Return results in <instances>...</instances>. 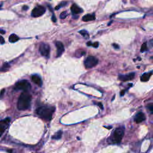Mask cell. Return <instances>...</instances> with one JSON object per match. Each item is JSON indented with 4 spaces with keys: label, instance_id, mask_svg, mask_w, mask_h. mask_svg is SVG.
Listing matches in <instances>:
<instances>
[{
    "label": "cell",
    "instance_id": "1",
    "mask_svg": "<svg viewBox=\"0 0 153 153\" xmlns=\"http://www.w3.org/2000/svg\"><path fill=\"white\" fill-rule=\"evenodd\" d=\"M55 107L44 105L37 108L36 112L37 115L42 119L45 121H50L52 118V115L55 112Z\"/></svg>",
    "mask_w": 153,
    "mask_h": 153
},
{
    "label": "cell",
    "instance_id": "2",
    "mask_svg": "<svg viewBox=\"0 0 153 153\" xmlns=\"http://www.w3.org/2000/svg\"><path fill=\"white\" fill-rule=\"evenodd\" d=\"M31 100H32V96L27 91H24L22 93L18 101L17 107H18V109L23 111V110L28 109L31 105Z\"/></svg>",
    "mask_w": 153,
    "mask_h": 153
},
{
    "label": "cell",
    "instance_id": "3",
    "mask_svg": "<svg viewBox=\"0 0 153 153\" xmlns=\"http://www.w3.org/2000/svg\"><path fill=\"white\" fill-rule=\"evenodd\" d=\"M124 134V128L123 127L117 128L113 132L111 141L113 144H119L122 140Z\"/></svg>",
    "mask_w": 153,
    "mask_h": 153
},
{
    "label": "cell",
    "instance_id": "4",
    "mask_svg": "<svg viewBox=\"0 0 153 153\" xmlns=\"http://www.w3.org/2000/svg\"><path fill=\"white\" fill-rule=\"evenodd\" d=\"M15 90L27 91L31 88V84L27 80H21L16 83Z\"/></svg>",
    "mask_w": 153,
    "mask_h": 153
},
{
    "label": "cell",
    "instance_id": "5",
    "mask_svg": "<svg viewBox=\"0 0 153 153\" xmlns=\"http://www.w3.org/2000/svg\"><path fill=\"white\" fill-rule=\"evenodd\" d=\"M98 59L92 56H89L84 61V66L86 68H91L98 64Z\"/></svg>",
    "mask_w": 153,
    "mask_h": 153
},
{
    "label": "cell",
    "instance_id": "6",
    "mask_svg": "<svg viewBox=\"0 0 153 153\" xmlns=\"http://www.w3.org/2000/svg\"><path fill=\"white\" fill-rule=\"evenodd\" d=\"M39 51L41 55L48 58L50 55V48L48 44L41 43L40 45Z\"/></svg>",
    "mask_w": 153,
    "mask_h": 153
},
{
    "label": "cell",
    "instance_id": "7",
    "mask_svg": "<svg viewBox=\"0 0 153 153\" xmlns=\"http://www.w3.org/2000/svg\"><path fill=\"white\" fill-rule=\"evenodd\" d=\"M45 12V8L42 5H38L34 8L31 13V16L34 18H38L44 15Z\"/></svg>",
    "mask_w": 153,
    "mask_h": 153
},
{
    "label": "cell",
    "instance_id": "8",
    "mask_svg": "<svg viewBox=\"0 0 153 153\" xmlns=\"http://www.w3.org/2000/svg\"><path fill=\"white\" fill-rule=\"evenodd\" d=\"M10 122V118H6L5 119L1 121V122H0V134H1V136L5 131V129L8 127Z\"/></svg>",
    "mask_w": 153,
    "mask_h": 153
},
{
    "label": "cell",
    "instance_id": "9",
    "mask_svg": "<svg viewBox=\"0 0 153 153\" xmlns=\"http://www.w3.org/2000/svg\"><path fill=\"white\" fill-rule=\"evenodd\" d=\"M56 46L57 48V58H58L62 55L64 50H65V48H64V44L61 41L56 42Z\"/></svg>",
    "mask_w": 153,
    "mask_h": 153
},
{
    "label": "cell",
    "instance_id": "10",
    "mask_svg": "<svg viewBox=\"0 0 153 153\" xmlns=\"http://www.w3.org/2000/svg\"><path fill=\"white\" fill-rule=\"evenodd\" d=\"M135 73L131 72L130 73V74H126V75H120L118 78H119L120 80L122 81H127L131 80L132 79H133L134 77H135Z\"/></svg>",
    "mask_w": 153,
    "mask_h": 153
},
{
    "label": "cell",
    "instance_id": "11",
    "mask_svg": "<svg viewBox=\"0 0 153 153\" xmlns=\"http://www.w3.org/2000/svg\"><path fill=\"white\" fill-rule=\"evenodd\" d=\"M145 118L146 117L145 114L142 112H139L136 115L135 118H134V121L136 123H140L142 122V121L145 120Z\"/></svg>",
    "mask_w": 153,
    "mask_h": 153
},
{
    "label": "cell",
    "instance_id": "12",
    "mask_svg": "<svg viewBox=\"0 0 153 153\" xmlns=\"http://www.w3.org/2000/svg\"><path fill=\"white\" fill-rule=\"evenodd\" d=\"M153 74V71H149L148 72L144 73L141 76V81L142 82H145V81H148L150 80V77Z\"/></svg>",
    "mask_w": 153,
    "mask_h": 153
},
{
    "label": "cell",
    "instance_id": "13",
    "mask_svg": "<svg viewBox=\"0 0 153 153\" xmlns=\"http://www.w3.org/2000/svg\"><path fill=\"white\" fill-rule=\"evenodd\" d=\"M71 10L72 11V13L73 15H78V14H80L83 12V10L75 4H73L71 6Z\"/></svg>",
    "mask_w": 153,
    "mask_h": 153
},
{
    "label": "cell",
    "instance_id": "14",
    "mask_svg": "<svg viewBox=\"0 0 153 153\" xmlns=\"http://www.w3.org/2000/svg\"><path fill=\"white\" fill-rule=\"evenodd\" d=\"M32 81L38 86L41 87L43 85V82L41 80V78L38 75H33L32 76Z\"/></svg>",
    "mask_w": 153,
    "mask_h": 153
},
{
    "label": "cell",
    "instance_id": "15",
    "mask_svg": "<svg viewBox=\"0 0 153 153\" xmlns=\"http://www.w3.org/2000/svg\"><path fill=\"white\" fill-rule=\"evenodd\" d=\"M95 19V15H86L85 16H84L83 17L82 20L84 22H88V21H93V20Z\"/></svg>",
    "mask_w": 153,
    "mask_h": 153
},
{
    "label": "cell",
    "instance_id": "16",
    "mask_svg": "<svg viewBox=\"0 0 153 153\" xmlns=\"http://www.w3.org/2000/svg\"><path fill=\"white\" fill-rule=\"evenodd\" d=\"M19 38L15 34H11V35H10L9 38H8V40H9L10 42L11 43L17 42V41H19Z\"/></svg>",
    "mask_w": 153,
    "mask_h": 153
},
{
    "label": "cell",
    "instance_id": "17",
    "mask_svg": "<svg viewBox=\"0 0 153 153\" xmlns=\"http://www.w3.org/2000/svg\"><path fill=\"white\" fill-rule=\"evenodd\" d=\"M62 131H58V132L56 133V134L55 135H53L52 136L53 139H60L61 138H62Z\"/></svg>",
    "mask_w": 153,
    "mask_h": 153
},
{
    "label": "cell",
    "instance_id": "18",
    "mask_svg": "<svg viewBox=\"0 0 153 153\" xmlns=\"http://www.w3.org/2000/svg\"><path fill=\"white\" fill-rule=\"evenodd\" d=\"M79 33H80L81 35H83L86 39H87L89 38V35H88V33L87 31H86V30H81V31H79Z\"/></svg>",
    "mask_w": 153,
    "mask_h": 153
},
{
    "label": "cell",
    "instance_id": "19",
    "mask_svg": "<svg viewBox=\"0 0 153 153\" xmlns=\"http://www.w3.org/2000/svg\"><path fill=\"white\" fill-rule=\"evenodd\" d=\"M146 108L148 109V112L150 114H153V103H150V104H147V105L146 106Z\"/></svg>",
    "mask_w": 153,
    "mask_h": 153
},
{
    "label": "cell",
    "instance_id": "20",
    "mask_svg": "<svg viewBox=\"0 0 153 153\" xmlns=\"http://www.w3.org/2000/svg\"><path fill=\"white\" fill-rule=\"evenodd\" d=\"M148 50V48H147V43L145 42L144 43L142 44V46H141V52H144V51H147Z\"/></svg>",
    "mask_w": 153,
    "mask_h": 153
},
{
    "label": "cell",
    "instance_id": "21",
    "mask_svg": "<svg viewBox=\"0 0 153 153\" xmlns=\"http://www.w3.org/2000/svg\"><path fill=\"white\" fill-rule=\"evenodd\" d=\"M66 4H67V2H61V3L59 4V5H58V6L56 7L55 10H59L60 8L62 7H64V6H65V5H66Z\"/></svg>",
    "mask_w": 153,
    "mask_h": 153
},
{
    "label": "cell",
    "instance_id": "22",
    "mask_svg": "<svg viewBox=\"0 0 153 153\" xmlns=\"http://www.w3.org/2000/svg\"><path fill=\"white\" fill-rule=\"evenodd\" d=\"M67 13L66 11H64L60 15V18L61 19H65L66 17L67 16Z\"/></svg>",
    "mask_w": 153,
    "mask_h": 153
},
{
    "label": "cell",
    "instance_id": "23",
    "mask_svg": "<svg viewBox=\"0 0 153 153\" xmlns=\"http://www.w3.org/2000/svg\"><path fill=\"white\" fill-rule=\"evenodd\" d=\"M148 47H153V38L148 41Z\"/></svg>",
    "mask_w": 153,
    "mask_h": 153
},
{
    "label": "cell",
    "instance_id": "24",
    "mask_svg": "<svg viewBox=\"0 0 153 153\" xmlns=\"http://www.w3.org/2000/svg\"><path fill=\"white\" fill-rule=\"evenodd\" d=\"M91 46L93 47L94 48H98L99 46V43L98 42H95L94 43H92V45Z\"/></svg>",
    "mask_w": 153,
    "mask_h": 153
},
{
    "label": "cell",
    "instance_id": "25",
    "mask_svg": "<svg viewBox=\"0 0 153 153\" xmlns=\"http://www.w3.org/2000/svg\"><path fill=\"white\" fill-rule=\"evenodd\" d=\"M51 20H52V21L53 22H56V18L55 16L54 15H52V17H51Z\"/></svg>",
    "mask_w": 153,
    "mask_h": 153
},
{
    "label": "cell",
    "instance_id": "26",
    "mask_svg": "<svg viewBox=\"0 0 153 153\" xmlns=\"http://www.w3.org/2000/svg\"><path fill=\"white\" fill-rule=\"evenodd\" d=\"M98 105L99 106V108H101V109H103V105H102V103H101V102H99V103H98Z\"/></svg>",
    "mask_w": 153,
    "mask_h": 153
},
{
    "label": "cell",
    "instance_id": "27",
    "mask_svg": "<svg viewBox=\"0 0 153 153\" xmlns=\"http://www.w3.org/2000/svg\"><path fill=\"white\" fill-rule=\"evenodd\" d=\"M4 43H5V41H4L3 37H1V44H3Z\"/></svg>",
    "mask_w": 153,
    "mask_h": 153
},
{
    "label": "cell",
    "instance_id": "28",
    "mask_svg": "<svg viewBox=\"0 0 153 153\" xmlns=\"http://www.w3.org/2000/svg\"><path fill=\"white\" fill-rule=\"evenodd\" d=\"M125 92H126V90H122L120 92V95L121 96H124V94H125Z\"/></svg>",
    "mask_w": 153,
    "mask_h": 153
},
{
    "label": "cell",
    "instance_id": "29",
    "mask_svg": "<svg viewBox=\"0 0 153 153\" xmlns=\"http://www.w3.org/2000/svg\"><path fill=\"white\" fill-rule=\"evenodd\" d=\"M113 46L114 47V48H117V49H118V48H119V46H118V45L116 44H113Z\"/></svg>",
    "mask_w": 153,
    "mask_h": 153
},
{
    "label": "cell",
    "instance_id": "30",
    "mask_svg": "<svg viewBox=\"0 0 153 153\" xmlns=\"http://www.w3.org/2000/svg\"><path fill=\"white\" fill-rule=\"evenodd\" d=\"M28 9V7L27 6V5H24V6L23 7V10H27Z\"/></svg>",
    "mask_w": 153,
    "mask_h": 153
},
{
    "label": "cell",
    "instance_id": "31",
    "mask_svg": "<svg viewBox=\"0 0 153 153\" xmlns=\"http://www.w3.org/2000/svg\"><path fill=\"white\" fill-rule=\"evenodd\" d=\"M87 45L88 46H91V45H92V43L90 42V41H88L87 43Z\"/></svg>",
    "mask_w": 153,
    "mask_h": 153
},
{
    "label": "cell",
    "instance_id": "32",
    "mask_svg": "<svg viewBox=\"0 0 153 153\" xmlns=\"http://www.w3.org/2000/svg\"><path fill=\"white\" fill-rule=\"evenodd\" d=\"M5 31H3V30H2V29H1V34H5Z\"/></svg>",
    "mask_w": 153,
    "mask_h": 153
},
{
    "label": "cell",
    "instance_id": "33",
    "mask_svg": "<svg viewBox=\"0 0 153 153\" xmlns=\"http://www.w3.org/2000/svg\"><path fill=\"white\" fill-rule=\"evenodd\" d=\"M4 92V89L2 90V91H1V96H2V95H3Z\"/></svg>",
    "mask_w": 153,
    "mask_h": 153
},
{
    "label": "cell",
    "instance_id": "34",
    "mask_svg": "<svg viewBox=\"0 0 153 153\" xmlns=\"http://www.w3.org/2000/svg\"><path fill=\"white\" fill-rule=\"evenodd\" d=\"M8 152H10V153H11V152H12V150H8V151H7Z\"/></svg>",
    "mask_w": 153,
    "mask_h": 153
}]
</instances>
